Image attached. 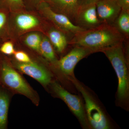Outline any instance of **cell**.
<instances>
[{"instance_id":"17","label":"cell","mask_w":129,"mask_h":129,"mask_svg":"<svg viewBox=\"0 0 129 129\" xmlns=\"http://www.w3.org/2000/svg\"><path fill=\"white\" fill-rule=\"evenodd\" d=\"M42 39L37 33H31L28 35L25 39V44L33 50L40 52V47Z\"/></svg>"},{"instance_id":"7","label":"cell","mask_w":129,"mask_h":129,"mask_svg":"<svg viewBox=\"0 0 129 129\" xmlns=\"http://www.w3.org/2000/svg\"><path fill=\"white\" fill-rule=\"evenodd\" d=\"M95 52L94 51L90 48L74 46L68 54L58 60L56 66L65 75L73 77L74 70L77 63L84 58Z\"/></svg>"},{"instance_id":"4","label":"cell","mask_w":129,"mask_h":129,"mask_svg":"<svg viewBox=\"0 0 129 129\" xmlns=\"http://www.w3.org/2000/svg\"><path fill=\"white\" fill-rule=\"evenodd\" d=\"M72 81L84 100L85 110L89 124L95 129H108L110 126L101 109L82 85L73 77Z\"/></svg>"},{"instance_id":"5","label":"cell","mask_w":129,"mask_h":129,"mask_svg":"<svg viewBox=\"0 0 129 129\" xmlns=\"http://www.w3.org/2000/svg\"><path fill=\"white\" fill-rule=\"evenodd\" d=\"M39 9L44 17L56 27L65 34L73 36L77 33L86 29L76 25L64 14L53 11L45 2L42 1L38 5Z\"/></svg>"},{"instance_id":"20","label":"cell","mask_w":129,"mask_h":129,"mask_svg":"<svg viewBox=\"0 0 129 129\" xmlns=\"http://www.w3.org/2000/svg\"><path fill=\"white\" fill-rule=\"evenodd\" d=\"M15 52L13 44L11 42H5L0 45V53L3 55H11Z\"/></svg>"},{"instance_id":"2","label":"cell","mask_w":129,"mask_h":129,"mask_svg":"<svg viewBox=\"0 0 129 129\" xmlns=\"http://www.w3.org/2000/svg\"><path fill=\"white\" fill-rule=\"evenodd\" d=\"M0 85L9 91L23 95L36 105H39V99L37 93L1 53Z\"/></svg>"},{"instance_id":"14","label":"cell","mask_w":129,"mask_h":129,"mask_svg":"<svg viewBox=\"0 0 129 129\" xmlns=\"http://www.w3.org/2000/svg\"><path fill=\"white\" fill-rule=\"evenodd\" d=\"M15 24L17 28L21 31L29 30L36 27L40 22L35 16L27 13H20L15 18Z\"/></svg>"},{"instance_id":"8","label":"cell","mask_w":129,"mask_h":129,"mask_svg":"<svg viewBox=\"0 0 129 129\" xmlns=\"http://www.w3.org/2000/svg\"><path fill=\"white\" fill-rule=\"evenodd\" d=\"M15 67L19 72L30 76L44 86L51 81L52 76L49 70L32 61L27 63L18 62L15 63Z\"/></svg>"},{"instance_id":"16","label":"cell","mask_w":129,"mask_h":129,"mask_svg":"<svg viewBox=\"0 0 129 129\" xmlns=\"http://www.w3.org/2000/svg\"><path fill=\"white\" fill-rule=\"evenodd\" d=\"M40 52L47 60L52 64L56 65L58 60L56 57L53 46L48 37H45L42 39Z\"/></svg>"},{"instance_id":"12","label":"cell","mask_w":129,"mask_h":129,"mask_svg":"<svg viewBox=\"0 0 129 129\" xmlns=\"http://www.w3.org/2000/svg\"><path fill=\"white\" fill-rule=\"evenodd\" d=\"M52 27L47 32V36L52 46L59 53H62L66 49L69 42L65 33L56 27Z\"/></svg>"},{"instance_id":"15","label":"cell","mask_w":129,"mask_h":129,"mask_svg":"<svg viewBox=\"0 0 129 129\" xmlns=\"http://www.w3.org/2000/svg\"><path fill=\"white\" fill-rule=\"evenodd\" d=\"M113 25L124 37H129V11L122 9Z\"/></svg>"},{"instance_id":"18","label":"cell","mask_w":129,"mask_h":129,"mask_svg":"<svg viewBox=\"0 0 129 129\" xmlns=\"http://www.w3.org/2000/svg\"><path fill=\"white\" fill-rule=\"evenodd\" d=\"M24 7L23 0H0V8L17 11Z\"/></svg>"},{"instance_id":"9","label":"cell","mask_w":129,"mask_h":129,"mask_svg":"<svg viewBox=\"0 0 129 129\" xmlns=\"http://www.w3.org/2000/svg\"><path fill=\"white\" fill-rule=\"evenodd\" d=\"M96 6L99 21L110 25H113L122 10L117 0H99Z\"/></svg>"},{"instance_id":"22","label":"cell","mask_w":129,"mask_h":129,"mask_svg":"<svg viewBox=\"0 0 129 129\" xmlns=\"http://www.w3.org/2000/svg\"><path fill=\"white\" fill-rule=\"evenodd\" d=\"M99 0H78L79 8L91 4H96Z\"/></svg>"},{"instance_id":"6","label":"cell","mask_w":129,"mask_h":129,"mask_svg":"<svg viewBox=\"0 0 129 129\" xmlns=\"http://www.w3.org/2000/svg\"><path fill=\"white\" fill-rule=\"evenodd\" d=\"M52 88L54 93L66 103L83 127L88 128L89 124L84 106L80 98L76 95L71 94L57 82L52 83Z\"/></svg>"},{"instance_id":"13","label":"cell","mask_w":129,"mask_h":129,"mask_svg":"<svg viewBox=\"0 0 129 129\" xmlns=\"http://www.w3.org/2000/svg\"><path fill=\"white\" fill-rule=\"evenodd\" d=\"M10 100L9 91L0 85V129L7 128Z\"/></svg>"},{"instance_id":"3","label":"cell","mask_w":129,"mask_h":129,"mask_svg":"<svg viewBox=\"0 0 129 129\" xmlns=\"http://www.w3.org/2000/svg\"><path fill=\"white\" fill-rule=\"evenodd\" d=\"M123 43L108 47L101 52L110 61L118 79L117 96L120 102L128 100L129 94V76L128 62Z\"/></svg>"},{"instance_id":"24","label":"cell","mask_w":129,"mask_h":129,"mask_svg":"<svg viewBox=\"0 0 129 129\" xmlns=\"http://www.w3.org/2000/svg\"><path fill=\"white\" fill-rule=\"evenodd\" d=\"M28 1L32 5L38 6L43 0H28Z\"/></svg>"},{"instance_id":"11","label":"cell","mask_w":129,"mask_h":129,"mask_svg":"<svg viewBox=\"0 0 129 129\" xmlns=\"http://www.w3.org/2000/svg\"><path fill=\"white\" fill-rule=\"evenodd\" d=\"M52 10L64 14L73 22L78 11V0H43Z\"/></svg>"},{"instance_id":"21","label":"cell","mask_w":129,"mask_h":129,"mask_svg":"<svg viewBox=\"0 0 129 129\" xmlns=\"http://www.w3.org/2000/svg\"><path fill=\"white\" fill-rule=\"evenodd\" d=\"M14 55L15 58L18 62L27 63L32 61L29 56L22 51H15Z\"/></svg>"},{"instance_id":"1","label":"cell","mask_w":129,"mask_h":129,"mask_svg":"<svg viewBox=\"0 0 129 129\" xmlns=\"http://www.w3.org/2000/svg\"><path fill=\"white\" fill-rule=\"evenodd\" d=\"M125 38L113 25L102 23L96 27L75 35L69 42L74 46L84 47L95 52L123 42Z\"/></svg>"},{"instance_id":"10","label":"cell","mask_w":129,"mask_h":129,"mask_svg":"<svg viewBox=\"0 0 129 129\" xmlns=\"http://www.w3.org/2000/svg\"><path fill=\"white\" fill-rule=\"evenodd\" d=\"M75 24L85 29L96 27L102 23L97 13L96 4L79 8Z\"/></svg>"},{"instance_id":"19","label":"cell","mask_w":129,"mask_h":129,"mask_svg":"<svg viewBox=\"0 0 129 129\" xmlns=\"http://www.w3.org/2000/svg\"><path fill=\"white\" fill-rule=\"evenodd\" d=\"M7 9L0 8V42L6 36L8 22Z\"/></svg>"},{"instance_id":"23","label":"cell","mask_w":129,"mask_h":129,"mask_svg":"<svg viewBox=\"0 0 129 129\" xmlns=\"http://www.w3.org/2000/svg\"><path fill=\"white\" fill-rule=\"evenodd\" d=\"M122 9L129 11V0H117Z\"/></svg>"}]
</instances>
